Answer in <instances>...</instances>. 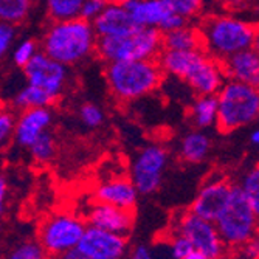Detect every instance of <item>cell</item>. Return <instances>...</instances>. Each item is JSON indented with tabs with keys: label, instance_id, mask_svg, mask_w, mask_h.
Listing matches in <instances>:
<instances>
[{
	"label": "cell",
	"instance_id": "6da1fadb",
	"mask_svg": "<svg viewBox=\"0 0 259 259\" xmlns=\"http://www.w3.org/2000/svg\"><path fill=\"white\" fill-rule=\"evenodd\" d=\"M98 36L92 22L81 17L52 22L39 42L40 52L65 67L78 65L97 52Z\"/></svg>",
	"mask_w": 259,
	"mask_h": 259
},
{
	"label": "cell",
	"instance_id": "7a4b0ae2",
	"mask_svg": "<svg viewBox=\"0 0 259 259\" xmlns=\"http://www.w3.org/2000/svg\"><path fill=\"white\" fill-rule=\"evenodd\" d=\"M157 61L163 73L186 82L196 97L216 95L227 81L221 61L203 50H163Z\"/></svg>",
	"mask_w": 259,
	"mask_h": 259
},
{
	"label": "cell",
	"instance_id": "3957f363",
	"mask_svg": "<svg viewBox=\"0 0 259 259\" xmlns=\"http://www.w3.org/2000/svg\"><path fill=\"white\" fill-rule=\"evenodd\" d=\"M163 75L157 59L110 62L104 68V79L110 95L123 103L154 93L161 85Z\"/></svg>",
	"mask_w": 259,
	"mask_h": 259
},
{
	"label": "cell",
	"instance_id": "277c9868",
	"mask_svg": "<svg viewBox=\"0 0 259 259\" xmlns=\"http://www.w3.org/2000/svg\"><path fill=\"white\" fill-rule=\"evenodd\" d=\"M200 30L203 52L218 61L251 49L256 28L248 22L231 16H216L206 19Z\"/></svg>",
	"mask_w": 259,
	"mask_h": 259
},
{
	"label": "cell",
	"instance_id": "5b68a950",
	"mask_svg": "<svg viewBox=\"0 0 259 259\" xmlns=\"http://www.w3.org/2000/svg\"><path fill=\"white\" fill-rule=\"evenodd\" d=\"M218 98L216 127L224 132H233L259 118V87L227 79Z\"/></svg>",
	"mask_w": 259,
	"mask_h": 259
},
{
	"label": "cell",
	"instance_id": "8992f818",
	"mask_svg": "<svg viewBox=\"0 0 259 259\" xmlns=\"http://www.w3.org/2000/svg\"><path fill=\"white\" fill-rule=\"evenodd\" d=\"M214 225L227 248L238 250L257 234L259 219L239 185H231L228 199L216 218Z\"/></svg>",
	"mask_w": 259,
	"mask_h": 259
},
{
	"label": "cell",
	"instance_id": "52a82bcc",
	"mask_svg": "<svg viewBox=\"0 0 259 259\" xmlns=\"http://www.w3.org/2000/svg\"><path fill=\"white\" fill-rule=\"evenodd\" d=\"M163 52L161 33L155 28L138 27L134 33L116 37H100L95 55L104 62L157 59Z\"/></svg>",
	"mask_w": 259,
	"mask_h": 259
},
{
	"label": "cell",
	"instance_id": "ba28073f",
	"mask_svg": "<svg viewBox=\"0 0 259 259\" xmlns=\"http://www.w3.org/2000/svg\"><path fill=\"white\" fill-rule=\"evenodd\" d=\"M85 221L70 213H58L45 219L39 227V244L52 257L78 245L85 231Z\"/></svg>",
	"mask_w": 259,
	"mask_h": 259
},
{
	"label": "cell",
	"instance_id": "9c48e42d",
	"mask_svg": "<svg viewBox=\"0 0 259 259\" xmlns=\"http://www.w3.org/2000/svg\"><path fill=\"white\" fill-rule=\"evenodd\" d=\"M22 72L27 84L49 93L55 103H58L64 97L70 79V70L64 64L39 52L22 68Z\"/></svg>",
	"mask_w": 259,
	"mask_h": 259
},
{
	"label": "cell",
	"instance_id": "30bf717a",
	"mask_svg": "<svg viewBox=\"0 0 259 259\" xmlns=\"http://www.w3.org/2000/svg\"><path fill=\"white\" fill-rule=\"evenodd\" d=\"M168 164V151L161 145H148L141 149L132 161L131 180L138 194H152L160 185L164 168Z\"/></svg>",
	"mask_w": 259,
	"mask_h": 259
},
{
	"label": "cell",
	"instance_id": "8fae6325",
	"mask_svg": "<svg viewBox=\"0 0 259 259\" xmlns=\"http://www.w3.org/2000/svg\"><path fill=\"white\" fill-rule=\"evenodd\" d=\"M176 233L185 236L191 242L194 250L205 253L209 259H219L224 256L227 247L222 242L214 222L202 219L191 211H185L177 219Z\"/></svg>",
	"mask_w": 259,
	"mask_h": 259
},
{
	"label": "cell",
	"instance_id": "7c38bea8",
	"mask_svg": "<svg viewBox=\"0 0 259 259\" xmlns=\"http://www.w3.org/2000/svg\"><path fill=\"white\" fill-rule=\"evenodd\" d=\"M76 248L87 259H123L127 253V239L121 234L89 225Z\"/></svg>",
	"mask_w": 259,
	"mask_h": 259
},
{
	"label": "cell",
	"instance_id": "4fadbf2b",
	"mask_svg": "<svg viewBox=\"0 0 259 259\" xmlns=\"http://www.w3.org/2000/svg\"><path fill=\"white\" fill-rule=\"evenodd\" d=\"M231 185L233 183H230L227 179L211 177L206 183L202 185L196 199L191 203L190 211L202 219L214 222L228 199Z\"/></svg>",
	"mask_w": 259,
	"mask_h": 259
},
{
	"label": "cell",
	"instance_id": "5bb4252c",
	"mask_svg": "<svg viewBox=\"0 0 259 259\" xmlns=\"http://www.w3.org/2000/svg\"><path fill=\"white\" fill-rule=\"evenodd\" d=\"M52 107H33L20 110L16 116L13 138L20 148H30L34 141L50 129L53 123Z\"/></svg>",
	"mask_w": 259,
	"mask_h": 259
},
{
	"label": "cell",
	"instance_id": "9a60e30c",
	"mask_svg": "<svg viewBox=\"0 0 259 259\" xmlns=\"http://www.w3.org/2000/svg\"><path fill=\"white\" fill-rule=\"evenodd\" d=\"M85 222H89L90 227H97L110 233L121 234V236H127L134 228L135 214L134 209L97 202L89 208Z\"/></svg>",
	"mask_w": 259,
	"mask_h": 259
},
{
	"label": "cell",
	"instance_id": "2e32d148",
	"mask_svg": "<svg viewBox=\"0 0 259 259\" xmlns=\"http://www.w3.org/2000/svg\"><path fill=\"white\" fill-rule=\"evenodd\" d=\"M92 27L95 30L98 39L126 36L138 28L126 11L124 5L120 4H109L104 11L92 22Z\"/></svg>",
	"mask_w": 259,
	"mask_h": 259
},
{
	"label": "cell",
	"instance_id": "e0dca14e",
	"mask_svg": "<svg viewBox=\"0 0 259 259\" xmlns=\"http://www.w3.org/2000/svg\"><path fill=\"white\" fill-rule=\"evenodd\" d=\"M221 64L227 79L259 87V55L253 49L234 53Z\"/></svg>",
	"mask_w": 259,
	"mask_h": 259
},
{
	"label": "cell",
	"instance_id": "ac0fdd59",
	"mask_svg": "<svg viewBox=\"0 0 259 259\" xmlns=\"http://www.w3.org/2000/svg\"><path fill=\"white\" fill-rule=\"evenodd\" d=\"M123 5L137 27L155 28L158 31L172 13L164 0H127Z\"/></svg>",
	"mask_w": 259,
	"mask_h": 259
},
{
	"label": "cell",
	"instance_id": "d6986e66",
	"mask_svg": "<svg viewBox=\"0 0 259 259\" xmlns=\"http://www.w3.org/2000/svg\"><path fill=\"white\" fill-rule=\"evenodd\" d=\"M138 193L131 179L115 177L101 182L95 188V200L101 203H109L126 209H134L137 205Z\"/></svg>",
	"mask_w": 259,
	"mask_h": 259
},
{
	"label": "cell",
	"instance_id": "ffe728a7",
	"mask_svg": "<svg viewBox=\"0 0 259 259\" xmlns=\"http://www.w3.org/2000/svg\"><path fill=\"white\" fill-rule=\"evenodd\" d=\"M161 45L163 50H174V52H193V50H203L200 30L196 27L186 25L161 33Z\"/></svg>",
	"mask_w": 259,
	"mask_h": 259
},
{
	"label": "cell",
	"instance_id": "44dd1931",
	"mask_svg": "<svg viewBox=\"0 0 259 259\" xmlns=\"http://www.w3.org/2000/svg\"><path fill=\"white\" fill-rule=\"evenodd\" d=\"M190 120L199 131L214 127L218 123V98L216 95L196 97L190 107Z\"/></svg>",
	"mask_w": 259,
	"mask_h": 259
},
{
	"label": "cell",
	"instance_id": "7402d4cb",
	"mask_svg": "<svg viewBox=\"0 0 259 259\" xmlns=\"http://www.w3.org/2000/svg\"><path fill=\"white\" fill-rule=\"evenodd\" d=\"M211 149V141L203 131L188 132L180 141V157L186 163L197 164L206 158Z\"/></svg>",
	"mask_w": 259,
	"mask_h": 259
},
{
	"label": "cell",
	"instance_id": "603a6c76",
	"mask_svg": "<svg viewBox=\"0 0 259 259\" xmlns=\"http://www.w3.org/2000/svg\"><path fill=\"white\" fill-rule=\"evenodd\" d=\"M55 103V100L45 93L44 90L25 84L23 85L13 98V107L17 110H25V109H33V107H52Z\"/></svg>",
	"mask_w": 259,
	"mask_h": 259
},
{
	"label": "cell",
	"instance_id": "cb8c5ba5",
	"mask_svg": "<svg viewBox=\"0 0 259 259\" xmlns=\"http://www.w3.org/2000/svg\"><path fill=\"white\" fill-rule=\"evenodd\" d=\"M33 10V0H0V22L19 25Z\"/></svg>",
	"mask_w": 259,
	"mask_h": 259
},
{
	"label": "cell",
	"instance_id": "d4e9b609",
	"mask_svg": "<svg viewBox=\"0 0 259 259\" xmlns=\"http://www.w3.org/2000/svg\"><path fill=\"white\" fill-rule=\"evenodd\" d=\"M84 0H45V11L52 22L79 17Z\"/></svg>",
	"mask_w": 259,
	"mask_h": 259
},
{
	"label": "cell",
	"instance_id": "484cf974",
	"mask_svg": "<svg viewBox=\"0 0 259 259\" xmlns=\"http://www.w3.org/2000/svg\"><path fill=\"white\" fill-rule=\"evenodd\" d=\"M28 151H30L31 158L36 163H40V164L49 163L55 157V152H56V141H55L53 134L50 131L44 132L28 148Z\"/></svg>",
	"mask_w": 259,
	"mask_h": 259
},
{
	"label": "cell",
	"instance_id": "4316f807",
	"mask_svg": "<svg viewBox=\"0 0 259 259\" xmlns=\"http://www.w3.org/2000/svg\"><path fill=\"white\" fill-rule=\"evenodd\" d=\"M39 52H40V47H39V42L36 39H33V37L22 39L17 44H14L13 49H11L13 64L22 70Z\"/></svg>",
	"mask_w": 259,
	"mask_h": 259
},
{
	"label": "cell",
	"instance_id": "83f0119b",
	"mask_svg": "<svg viewBox=\"0 0 259 259\" xmlns=\"http://www.w3.org/2000/svg\"><path fill=\"white\" fill-rule=\"evenodd\" d=\"M241 190L244 191L245 197L248 199L254 214L259 219V164L251 168L241 180L239 183Z\"/></svg>",
	"mask_w": 259,
	"mask_h": 259
},
{
	"label": "cell",
	"instance_id": "f1b7e54d",
	"mask_svg": "<svg viewBox=\"0 0 259 259\" xmlns=\"http://www.w3.org/2000/svg\"><path fill=\"white\" fill-rule=\"evenodd\" d=\"M78 116L79 121L87 127V129H98L104 124L106 113L103 107H100L95 103H84L78 109Z\"/></svg>",
	"mask_w": 259,
	"mask_h": 259
},
{
	"label": "cell",
	"instance_id": "f546056e",
	"mask_svg": "<svg viewBox=\"0 0 259 259\" xmlns=\"http://www.w3.org/2000/svg\"><path fill=\"white\" fill-rule=\"evenodd\" d=\"M7 259H49V254L39 242L27 241L16 245L10 251Z\"/></svg>",
	"mask_w": 259,
	"mask_h": 259
},
{
	"label": "cell",
	"instance_id": "4dcf8cb0",
	"mask_svg": "<svg viewBox=\"0 0 259 259\" xmlns=\"http://www.w3.org/2000/svg\"><path fill=\"white\" fill-rule=\"evenodd\" d=\"M172 13L190 20L200 14L203 8V0H164Z\"/></svg>",
	"mask_w": 259,
	"mask_h": 259
},
{
	"label": "cell",
	"instance_id": "1f68e13d",
	"mask_svg": "<svg viewBox=\"0 0 259 259\" xmlns=\"http://www.w3.org/2000/svg\"><path fill=\"white\" fill-rule=\"evenodd\" d=\"M16 126V115L11 109L0 106V145H5L13 138Z\"/></svg>",
	"mask_w": 259,
	"mask_h": 259
},
{
	"label": "cell",
	"instance_id": "d6a6232c",
	"mask_svg": "<svg viewBox=\"0 0 259 259\" xmlns=\"http://www.w3.org/2000/svg\"><path fill=\"white\" fill-rule=\"evenodd\" d=\"M17 39L16 25L7 22H0V59H4L13 49Z\"/></svg>",
	"mask_w": 259,
	"mask_h": 259
},
{
	"label": "cell",
	"instance_id": "836d02e7",
	"mask_svg": "<svg viewBox=\"0 0 259 259\" xmlns=\"http://www.w3.org/2000/svg\"><path fill=\"white\" fill-rule=\"evenodd\" d=\"M107 5H109V0H84L79 17L87 22H93L104 11Z\"/></svg>",
	"mask_w": 259,
	"mask_h": 259
},
{
	"label": "cell",
	"instance_id": "e575fe53",
	"mask_svg": "<svg viewBox=\"0 0 259 259\" xmlns=\"http://www.w3.org/2000/svg\"><path fill=\"white\" fill-rule=\"evenodd\" d=\"M191 250H193V245L185 236H182V234H177V233L172 234L171 242H169V251H171V257L172 259H182V257H185L188 253H190Z\"/></svg>",
	"mask_w": 259,
	"mask_h": 259
},
{
	"label": "cell",
	"instance_id": "d590c367",
	"mask_svg": "<svg viewBox=\"0 0 259 259\" xmlns=\"http://www.w3.org/2000/svg\"><path fill=\"white\" fill-rule=\"evenodd\" d=\"M238 250L242 259H259V234L247 241Z\"/></svg>",
	"mask_w": 259,
	"mask_h": 259
},
{
	"label": "cell",
	"instance_id": "8d00e7d4",
	"mask_svg": "<svg viewBox=\"0 0 259 259\" xmlns=\"http://www.w3.org/2000/svg\"><path fill=\"white\" fill-rule=\"evenodd\" d=\"M129 259H155L152 250L145 245V244H140V245H135L131 253H129Z\"/></svg>",
	"mask_w": 259,
	"mask_h": 259
},
{
	"label": "cell",
	"instance_id": "74e56055",
	"mask_svg": "<svg viewBox=\"0 0 259 259\" xmlns=\"http://www.w3.org/2000/svg\"><path fill=\"white\" fill-rule=\"evenodd\" d=\"M7 197H8V180L4 174H0V219H2L5 213Z\"/></svg>",
	"mask_w": 259,
	"mask_h": 259
},
{
	"label": "cell",
	"instance_id": "f35d334b",
	"mask_svg": "<svg viewBox=\"0 0 259 259\" xmlns=\"http://www.w3.org/2000/svg\"><path fill=\"white\" fill-rule=\"evenodd\" d=\"M58 259H87V257L75 247V248H72V250H68V251H65V253H62Z\"/></svg>",
	"mask_w": 259,
	"mask_h": 259
},
{
	"label": "cell",
	"instance_id": "ab89813d",
	"mask_svg": "<svg viewBox=\"0 0 259 259\" xmlns=\"http://www.w3.org/2000/svg\"><path fill=\"white\" fill-rule=\"evenodd\" d=\"M214 2L225 7V8H236L244 2V0H214Z\"/></svg>",
	"mask_w": 259,
	"mask_h": 259
},
{
	"label": "cell",
	"instance_id": "60d3db41",
	"mask_svg": "<svg viewBox=\"0 0 259 259\" xmlns=\"http://www.w3.org/2000/svg\"><path fill=\"white\" fill-rule=\"evenodd\" d=\"M182 259H209L205 253H202V251H199V250H191L190 253H188L185 257H182Z\"/></svg>",
	"mask_w": 259,
	"mask_h": 259
},
{
	"label": "cell",
	"instance_id": "b9f144b4",
	"mask_svg": "<svg viewBox=\"0 0 259 259\" xmlns=\"http://www.w3.org/2000/svg\"><path fill=\"white\" fill-rule=\"evenodd\" d=\"M251 49L259 55V28H256L254 31V39H253V45H251Z\"/></svg>",
	"mask_w": 259,
	"mask_h": 259
},
{
	"label": "cell",
	"instance_id": "7bdbcfd3",
	"mask_svg": "<svg viewBox=\"0 0 259 259\" xmlns=\"http://www.w3.org/2000/svg\"><path fill=\"white\" fill-rule=\"evenodd\" d=\"M250 140H251V143L259 146V129H254L250 135Z\"/></svg>",
	"mask_w": 259,
	"mask_h": 259
},
{
	"label": "cell",
	"instance_id": "ee69618b",
	"mask_svg": "<svg viewBox=\"0 0 259 259\" xmlns=\"http://www.w3.org/2000/svg\"><path fill=\"white\" fill-rule=\"evenodd\" d=\"M126 2H127V0H109V4H120V5H123Z\"/></svg>",
	"mask_w": 259,
	"mask_h": 259
},
{
	"label": "cell",
	"instance_id": "f6af8a7d",
	"mask_svg": "<svg viewBox=\"0 0 259 259\" xmlns=\"http://www.w3.org/2000/svg\"><path fill=\"white\" fill-rule=\"evenodd\" d=\"M219 259H228V257H224V256H222V257H219Z\"/></svg>",
	"mask_w": 259,
	"mask_h": 259
},
{
	"label": "cell",
	"instance_id": "bcb514c9",
	"mask_svg": "<svg viewBox=\"0 0 259 259\" xmlns=\"http://www.w3.org/2000/svg\"><path fill=\"white\" fill-rule=\"evenodd\" d=\"M53 259H58V257H53Z\"/></svg>",
	"mask_w": 259,
	"mask_h": 259
},
{
	"label": "cell",
	"instance_id": "7dc6e473",
	"mask_svg": "<svg viewBox=\"0 0 259 259\" xmlns=\"http://www.w3.org/2000/svg\"><path fill=\"white\" fill-rule=\"evenodd\" d=\"M257 234H259V231H257Z\"/></svg>",
	"mask_w": 259,
	"mask_h": 259
}]
</instances>
